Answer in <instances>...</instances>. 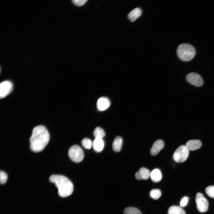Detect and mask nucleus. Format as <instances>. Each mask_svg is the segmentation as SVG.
Returning <instances> with one entry per match:
<instances>
[{"instance_id": "obj_1", "label": "nucleus", "mask_w": 214, "mask_h": 214, "mask_svg": "<svg viewBox=\"0 0 214 214\" xmlns=\"http://www.w3.org/2000/svg\"><path fill=\"white\" fill-rule=\"evenodd\" d=\"M49 139V133L45 126L40 125L35 127L29 139L30 150L34 152L42 151L48 144Z\"/></svg>"}, {"instance_id": "obj_2", "label": "nucleus", "mask_w": 214, "mask_h": 214, "mask_svg": "<svg viewBox=\"0 0 214 214\" xmlns=\"http://www.w3.org/2000/svg\"><path fill=\"white\" fill-rule=\"evenodd\" d=\"M49 180L55 184L58 189V193L60 196L65 197L72 193L73 184L66 177L62 175L53 174L49 177Z\"/></svg>"}, {"instance_id": "obj_3", "label": "nucleus", "mask_w": 214, "mask_h": 214, "mask_svg": "<svg viewBox=\"0 0 214 214\" xmlns=\"http://www.w3.org/2000/svg\"><path fill=\"white\" fill-rule=\"evenodd\" d=\"M177 52L180 59L185 62L192 59L196 54L194 48L191 45L186 43L180 45L177 48Z\"/></svg>"}, {"instance_id": "obj_4", "label": "nucleus", "mask_w": 214, "mask_h": 214, "mask_svg": "<svg viewBox=\"0 0 214 214\" xmlns=\"http://www.w3.org/2000/svg\"><path fill=\"white\" fill-rule=\"evenodd\" d=\"M68 156L70 158L76 163L81 162L84 157V152L82 149L77 145H73L69 149Z\"/></svg>"}, {"instance_id": "obj_5", "label": "nucleus", "mask_w": 214, "mask_h": 214, "mask_svg": "<svg viewBox=\"0 0 214 214\" xmlns=\"http://www.w3.org/2000/svg\"><path fill=\"white\" fill-rule=\"evenodd\" d=\"M189 150L185 146L182 145L179 146L175 150L173 155L174 160L177 163H182L187 158Z\"/></svg>"}, {"instance_id": "obj_6", "label": "nucleus", "mask_w": 214, "mask_h": 214, "mask_svg": "<svg viewBox=\"0 0 214 214\" xmlns=\"http://www.w3.org/2000/svg\"><path fill=\"white\" fill-rule=\"evenodd\" d=\"M195 201L197 208L199 212L203 213L207 210L209 205L208 202L202 193H197Z\"/></svg>"}, {"instance_id": "obj_7", "label": "nucleus", "mask_w": 214, "mask_h": 214, "mask_svg": "<svg viewBox=\"0 0 214 214\" xmlns=\"http://www.w3.org/2000/svg\"><path fill=\"white\" fill-rule=\"evenodd\" d=\"M187 81L191 84L197 87H200L203 84V81L201 77L198 74L190 73L186 76Z\"/></svg>"}, {"instance_id": "obj_8", "label": "nucleus", "mask_w": 214, "mask_h": 214, "mask_svg": "<svg viewBox=\"0 0 214 214\" xmlns=\"http://www.w3.org/2000/svg\"><path fill=\"white\" fill-rule=\"evenodd\" d=\"M13 85L12 83L10 81H6L2 82L0 84V97L3 98L12 91Z\"/></svg>"}, {"instance_id": "obj_9", "label": "nucleus", "mask_w": 214, "mask_h": 214, "mask_svg": "<svg viewBox=\"0 0 214 214\" xmlns=\"http://www.w3.org/2000/svg\"><path fill=\"white\" fill-rule=\"evenodd\" d=\"M164 146V142L161 139L155 141L153 143L150 150L151 154L152 156L157 155Z\"/></svg>"}, {"instance_id": "obj_10", "label": "nucleus", "mask_w": 214, "mask_h": 214, "mask_svg": "<svg viewBox=\"0 0 214 214\" xmlns=\"http://www.w3.org/2000/svg\"><path fill=\"white\" fill-rule=\"evenodd\" d=\"M110 105L109 100L106 97H101L98 100L97 107L98 109L100 111H103L108 108Z\"/></svg>"}, {"instance_id": "obj_11", "label": "nucleus", "mask_w": 214, "mask_h": 214, "mask_svg": "<svg viewBox=\"0 0 214 214\" xmlns=\"http://www.w3.org/2000/svg\"><path fill=\"white\" fill-rule=\"evenodd\" d=\"M150 172L147 169L142 167L136 173L135 176L136 179L147 180L150 177Z\"/></svg>"}, {"instance_id": "obj_12", "label": "nucleus", "mask_w": 214, "mask_h": 214, "mask_svg": "<svg viewBox=\"0 0 214 214\" xmlns=\"http://www.w3.org/2000/svg\"><path fill=\"white\" fill-rule=\"evenodd\" d=\"M202 145V142L200 140H192L188 141L185 146L188 150L193 151L200 148Z\"/></svg>"}, {"instance_id": "obj_13", "label": "nucleus", "mask_w": 214, "mask_h": 214, "mask_svg": "<svg viewBox=\"0 0 214 214\" xmlns=\"http://www.w3.org/2000/svg\"><path fill=\"white\" fill-rule=\"evenodd\" d=\"M92 145L95 151L100 152L104 148V142L102 139L95 138L92 142Z\"/></svg>"}, {"instance_id": "obj_14", "label": "nucleus", "mask_w": 214, "mask_h": 214, "mask_svg": "<svg viewBox=\"0 0 214 214\" xmlns=\"http://www.w3.org/2000/svg\"><path fill=\"white\" fill-rule=\"evenodd\" d=\"M150 177L151 180L155 182H157L161 180L162 178V174L160 169H155L151 172Z\"/></svg>"}, {"instance_id": "obj_15", "label": "nucleus", "mask_w": 214, "mask_h": 214, "mask_svg": "<svg viewBox=\"0 0 214 214\" xmlns=\"http://www.w3.org/2000/svg\"><path fill=\"white\" fill-rule=\"evenodd\" d=\"M141 13V10L137 7L130 12L128 15V18L131 21H133L140 17Z\"/></svg>"}, {"instance_id": "obj_16", "label": "nucleus", "mask_w": 214, "mask_h": 214, "mask_svg": "<svg viewBox=\"0 0 214 214\" xmlns=\"http://www.w3.org/2000/svg\"><path fill=\"white\" fill-rule=\"evenodd\" d=\"M122 142V138L119 136H116L112 143V148L116 152H119L121 150Z\"/></svg>"}, {"instance_id": "obj_17", "label": "nucleus", "mask_w": 214, "mask_h": 214, "mask_svg": "<svg viewBox=\"0 0 214 214\" xmlns=\"http://www.w3.org/2000/svg\"><path fill=\"white\" fill-rule=\"evenodd\" d=\"M168 214H186L185 210L180 207L174 205L170 207L168 211Z\"/></svg>"}, {"instance_id": "obj_18", "label": "nucleus", "mask_w": 214, "mask_h": 214, "mask_svg": "<svg viewBox=\"0 0 214 214\" xmlns=\"http://www.w3.org/2000/svg\"><path fill=\"white\" fill-rule=\"evenodd\" d=\"M93 135L95 138L103 139L105 136V133L102 128L97 127L93 131Z\"/></svg>"}, {"instance_id": "obj_19", "label": "nucleus", "mask_w": 214, "mask_h": 214, "mask_svg": "<svg viewBox=\"0 0 214 214\" xmlns=\"http://www.w3.org/2000/svg\"><path fill=\"white\" fill-rule=\"evenodd\" d=\"M124 214H141V213L136 208L128 207L125 208L124 210Z\"/></svg>"}, {"instance_id": "obj_20", "label": "nucleus", "mask_w": 214, "mask_h": 214, "mask_svg": "<svg viewBox=\"0 0 214 214\" xmlns=\"http://www.w3.org/2000/svg\"><path fill=\"white\" fill-rule=\"evenodd\" d=\"M161 194V191L158 189H153L150 192V196L155 200L158 199L160 197Z\"/></svg>"}, {"instance_id": "obj_21", "label": "nucleus", "mask_w": 214, "mask_h": 214, "mask_svg": "<svg viewBox=\"0 0 214 214\" xmlns=\"http://www.w3.org/2000/svg\"><path fill=\"white\" fill-rule=\"evenodd\" d=\"M82 146L86 149H90L92 145V143L90 139L85 138L83 139L81 141Z\"/></svg>"}, {"instance_id": "obj_22", "label": "nucleus", "mask_w": 214, "mask_h": 214, "mask_svg": "<svg viewBox=\"0 0 214 214\" xmlns=\"http://www.w3.org/2000/svg\"><path fill=\"white\" fill-rule=\"evenodd\" d=\"M207 194L210 197L214 199V185L207 187L205 190Z\"/></svg>"}, {"instance_id": "obj_23", "label": "nucleus", "mask_w": 214, "mask_h": 214, "mask_svg": "<svg viewBox=\"0 0 214 214\" xmlns=\"http://www.w3.org/2000/svg\"><path fill=\"white\" fill-rule=\"evenodd\" d=\"M7 178V174L4 171H1L0 172V182L1 184H4Z\"/></svg>"}, {"instance_id": "obj_24", "label": "nucleus", "mask_w": 214, "mask_h": 214, "mask_svg": "<svg viewBox=\"0 0 214 214\" xmlns=\"http://www.w3.org/2000/svg\"><path fill=\"white\" fill-rule=\"evenodd\" d=\"M87 1V0H73L72 2L75 5L81 6L83 5Z\"/></svg>"}, {"instance_id": "obj_25", "label": "nucleus", "mask_w": 214, "mask_h": 214, "mask_svg": "<svg viewBox=\"0 0 214 214\" xmlns=\"http://www.w3.org/2000/svg\"><path fill=\"white\" fill-rule=\"evenodd\" d=\"M189 200V198L187 196H185L182 198L180 202V206L184 207L188 204Z\"/></svg>"}]
</instances>
